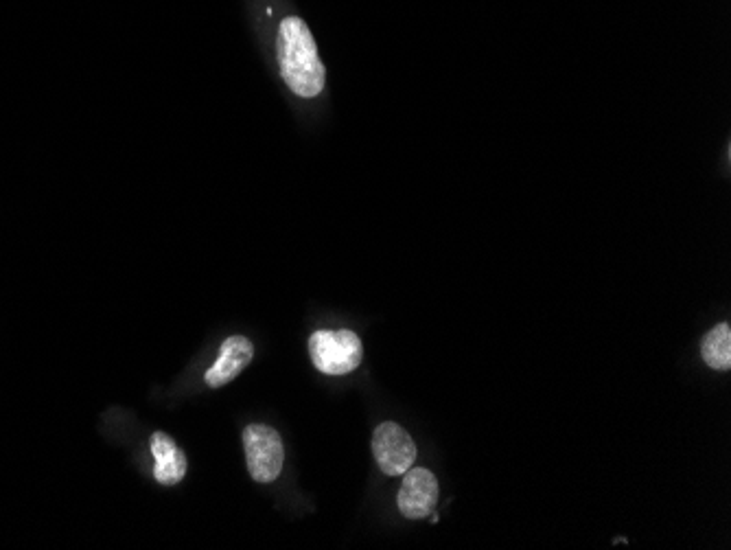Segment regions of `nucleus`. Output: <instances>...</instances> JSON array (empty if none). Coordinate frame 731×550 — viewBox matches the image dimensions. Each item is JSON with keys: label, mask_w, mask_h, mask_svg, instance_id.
I'll list each match as a JSON object with an SVG mask.
<instances>
[{"label": "nucleus", "mask_w": 731, "mask_h": 550, "mask_svg": "<svg viewBox=\"0 0 731 550\" xmlns=\"http://www.w3.org/2000/svg\"><path fill=\"white\" fill-rule=\"evenodd\" d=\"M438 480L425 467H410L403 474V485L399 491V511L408 520H423L432 515L438 504Z\"/></svg>", "instance_id": "5"}, {"label": "nucleus", "mask_w": 731, "mask_h": 550, "mask_svg": "<svg viewBox=\"0 0 731 550\" xmlns=\"http://www.w3.org/2000/svg\"><path fill=\"white\" fill-rule=\"evenodd\" d=\"M701 353L705 364L714 371H729L731 369V327L729 323L716 325L710 334L705 336Z\"/></svg>", "instance_id": "8"}, {"label": "nucleus", "mask_w": 731, "mask_h": 550, "mask_svg": "<svg viewBox=\"0 0 731 550\" xmlns=\"http://www.w3.org/2000/svg\"><path fill=\"white\" fill-rule=\"evenodd\" d=\"M152 454L156 458L154 476L160 485L173 487L187 476V456L165 432L152 434Z\"/></svg>", "instance_id": "7"}, {"label": "nucleus", "mask_w": 731, "mask_h": 550, "mask_svg": "<svg viewBox=\"0 0 731 550\" xmlns=\"http://www.w3.org/2000/svg\"><path fill=\"white\" fill-rule=\"evenodd\" d=\"M377 465L386 476H403L416 461V445L399 423L386 421L373 434Z\"/></svg>", "instance_id": "4"}, {"label": "nucleus", "mask_w": 731, "mask_h": 550, "mask_svg": "<svg viewBox=\"0 0 731 550\" xmlns=\"http://www.w3.org/2000/svg\"><path fill=\"white\" fill-rule=\"evenodd\" d=\"M243 448H246L250 476L257 483H274L281 476L285 450L281 434L263 423H252L243 430Z\"/></svg>", "instance_id": "3"}, {"label": "nucleus", "mask_w": 731, "mask_h": 550, "mask_svg": "<svg viewBox=\"0 0 731 550\" xmlns=\"http://www.w3.org/2000/svg\"><path fill=\"white\" fill-rule=\"evenodd\" d=\"M252 355H254V347L246 336L226 338L222 349H219L217 362L206 371V377H204L206 384L211 388L226 386L252 362Z\"/></svg>", "instance_id": "6"}, {"label": "nucleus", "mask_w": 731, "mask_h": 550, "mask_svg": "<svg viewBox=\"0 0 731 550\" xmlns=\"http://www.w3.org/2000/svg\"><path fill=\"white\" fill-rule=\"evenodd\" d=\"M309 355L324 375H346L355 371L364 358L362 340L348 329L316 331L309 338Z\"/></svg>", "instance_id": "2"}, {"label": "nucleus", "mask_w": 731, "mask_h": 550, "mask_svg": "<svg viewBox=\"0 0 731 550\" xmlns=\"http://www.w3.org/2000/svg\"><path fill=\"white\" fill-rule=\"evenodd\" d=\"M278 66H281V75L289 90H294L298 97H318L324 88V71L322 60L316 49V40H313L305 20L296 16H289L278 27Z\"/></svg>", "instance_id": "1"}]
</instances>
